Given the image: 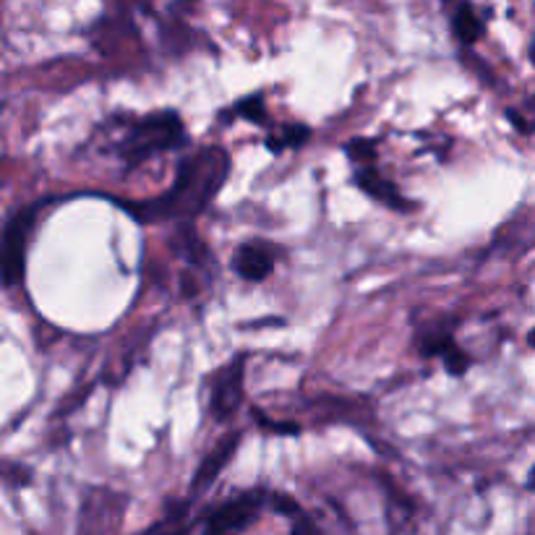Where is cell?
Segmentation results:
<instances>
[{"label":"cell","mask_w":535,"mask_h":535,"mask_svg":"<svg viewBox=\"0 0 535 535\" xmlns=\"http://www.w3.org/2000/svg\"><path fill=\"white\" fill-rule=\"evenodd\" d=\"M230 175V154L220 147H207L181 162L173 186L165 194L147 201H126V209L134 220L144 225L160 222H188L207 212V207L220 194Z\"/></svg>","instance_id":"obj_1"},{"label":"cell","mask_w":535,"mask_h":535,"mask_svg":"<svg viewBox=\"0 0 535 535\" xmlns=\"http://www.w3.org/2000/svg\"><path fill=\"white\" fill-rule=\"evenodd\" d=\"M345 152H348L350 160L361 162V165H371L376 160V144L368 139H353L345 147Z\"/></svg>","instance_id":"obj_12"},{"label":"cell","mask_w":535,"mask_h":535,"mask_svg":"<svg viewBox=\"0 0 535 535\" xmlns=\"http://www.w3.org/2000/svg\"><path fill=\"white\" fill-rule=\"evenodd\" d=\"M235 110H238V113H241L243 118H246V121L259 123V126H261V123L269 121L267 110H264V102H261L259 97H251V100L238 102V107H235Z\"/></svg>","instance_id":"obj_13"},{"label":"cell","mask_w":535,"mask_h":535,"mask_svg":"<svg viewBox=\"0 0 535 535\" xmlns=\"http://www.w3.org/2000/svg\"><path fill=\"white\" fill-rule=\"evenodd\" d=\"M355 186L361 188L363 194L379 201V204H384V207L397 209V212H408L410 209V204L402 199L395 183L387 181L374 165H363L361 170H355Z\"/></svg>","instance_id":"obj_7"},{"label":"cell","mask_w":535,"mask_h":535,"mask_svg":"<svg viewBox=\"0 0 535 535\" xmlns=\"http://www.w3.org/2000/svg\"><path fill=\"white\" fill-rule=\"evenodd\" d=\"M264 496L261 494H243L238 499H233L230 504H225L222 509H217L212 517H209L207 525V535H225L230 530H238L243 525L254 520L256 512H259Z\"/></svg>","instance_id":"obj_4"},{"label":"cell","mask_w":535,"mask_h":535,"mask_svg":"<svg viewBox=\"0 0 535 535\" xmlns=\"http://www.w3.org/2000/svg\"><path fill=\"white\" fill-rule=\"evenodd\" d=\"M452 27H455V34L462 42H465V45H473V42L481 40L483 21H481V16L475 14V8L470 6V3H465V0L457 6L455 19H452Z\"/></svg>","instance_id":"obj_9"},{"label":"cell","mask_w":535,"mask_h":535,"mask_svg":"<svg viewBox=\"0 0 535 535\" xmlns=\"http://www.w3.org/2000/svg\"><path fill=\"white\" fill-rule=\"evenodd\" d=\"M186 141V128L178 113L165 110V113H154L136 121L128 128L126 139H123L121 154L128 165H139L149 160L154 154L170 152V149L181 147Z\"/></svg>","instance_id":"obj_2"},{"label":"cell","mask_w":535,"mask_h":535,"mask_svg":"<svg viewBox=\"0 0 535 535\" xmlns=\"http://www.w3.org/2000/svg\"><path fill=\"white\" fill-rule=\"evenodd\" d=\"M528 489L535 491V465H533V470H530V475H528Z\"/></svg>","instance_id":"obj_14"},{"label":"cell","mask_w":535,"mask_h":535,"mask_svg":"<svg viewBox=\"0 0 535 535\" xmlns=\"http://www.w3.org/2000/svg\"><path fill=\"white\" fill-rule=\"evenodd\" d=\"M238 442H241V436L238 434L228 436V439H222V442L214 447L212 455L204 457V462H201L199 470H196V475H194V491L207 489L209 483L220 475V470L225 468L230 460H233L235 449H238Z\"/></svg>","instance_id":"obj_8"},{"label":"cell","mask_w":535,"mask_h":535,"mask_svg":"<svg viewBox=\"0 0 535 535\" xmlns=\"http://www.w3.org/2000/svg\"><path fill=\"white\" fill-rule=\"evenodd\" d=\"M308 136H311V131L306 126H288L282 128L280 136H267V147L272 152H280L285 147H301L308 141Z\"/></svg>","instance_id":"obj_10"},{"label":"cell","mask_w":535,"mask_h":535,"mask_svg":"<svg viewBox=\"0 0 535 535\" xmlns=\"http://www.w3.org/2000/svg\"><path fill=\"white\" fill-rule=\"evenodd\" d=\"M442 361H444V366H447V371H449V374H452V376H462V374H465V371H468V368H470V355L465 353V350L457 348L455 340L449 342L447 348H444Z\"/></svg>","instance_id":"obj_11"},{"label":"cell","mask_w":535,"mask_h":535,"mask_svg":"<svg viewBox=\"0 0 535 535\" xmlns=\"http://www.w3.org/2000/svg\"><path fill=\"white\" fill-rule=\"evenodd\" d=\"M243 402V358L220 374L212 392V413L217 418H230Z\"/></svg>","instance_id":"obj_5"},{"label":"cell","mask_w":535,"mask_h":535,"mask_svg":"<svg viewBox=\"0 0 535 535\" xmlns=\"http://www.w3.org/2000/svg\"><path fill=\"white\" fill-rule=\"evenodd\" d=\"M528 342H530V345H533V348H535V329H533V332H530V337H528Z\"/></svg>","instance_id":"obj_15"},{"label":"cell","mask_w":535,"mask_h":535,"mask_svg":"<svg viewBox=\"0 0 535 535\" xmlns=\"http://www.w3.org/2000/svg\"><path fill=\"white\" fill-rule=\"evenodd\" d=\"M37 207L21 209L11 217L3 235H0V282L6 288H19L27 272V243L32 235Z\"/></svg>","instance_id":"obj_3"},{"label":"cell","mask_w":535,"mask_h":535,"mask_svg":"<svg viewBox=\"0 0 535 535\" xmlns=\"http://www.w3.org/2000/svg\"><path fill=\"white\" fill-rule=\"evenodd\" d=\"M233 267L243 280L261 282L275 269V251L269 248V243H243L235 251Z\"/></svg>","instance_id":"obj_6"}]
</instances>
